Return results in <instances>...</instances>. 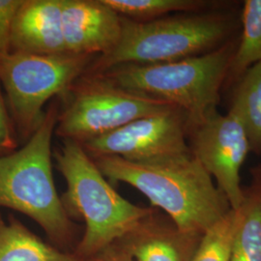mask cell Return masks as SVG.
<instances>
[{"label": "cell", "mask_w": 261, "mask_h": 261, "mask_svg": "<svg viewBox=\"0 0 261 261\" xmlns=\"http://www.w3.org/2000/svg\"><path fill=\"white\" fill-rule=\"evenodd\" d=\"M92 159L105 177L140 191L183 232L201 236L231 210L192 152L144 163L118 157Z\"/></svg>", "instance_id": "1"}, {"label": "cell", "mask_w": 261, "mask_h": 261, "mask_svg": "<svg viewBox=\"0 0 261 261\" xmlns=\"http://www.w3.org/2000/svg\"><path fill=\"white\" fill-rule=\"evenodd\" d=\"M231 14L208 10L137 21L122 17L121 38L111 53L94 58L86 73L101 74L126 64H157L213 51L231 41Z\"/></svg>", "instance_id": "2"}, {"label": "cell", "mask_w": 261, "mask_h": 261, "mask_svg": "<svg viewBox=\"0 0 261 261\" xmlns=\"http://www.w3.org/2000/svg\"><path fill=\"white\" fill-rule=\"evenodd\" d=\"M235 49L231 40L201 56L166 63L117 66L101 75L130 92L180 109L186 113L190 127L217 111Z\"/></svg>", "instance_id": "3"}, {"label": "cell", "mask_w": 261, "mask_h": 261, "mask_svg": "<svg viewBox=\"0 0 261 261\" xmlns=\"http://www.w3.org/2000/svg\"><path fill=\"white\" fill-rule=\"evenodd\" d=\"M55 159L67 183L62 198L66 210L81 216L85 223V232L75 252L80 258L92 256L119 241L154 210L120 196L80 143L63 140Z\"/></svg>", "instance_id": "4"}, {"label": "cell", "mask_w": 261, "mask_h": 261, "mask_svg": "<svg viewBox=\"0 0 261 261\" xmlns=\"http://www.w3.org/2000/svg\"><path fill=\"white\" fill-rule=\"evenodd\" d=\"M58 110L53 103L28 142L0 157V207L16 210L35 221L57 243L72 234V223L53 176L51 140Z\"/></svg>", "instance_id": "5"}, {"label": "cell", "mask_w": 261, "mask_h": 261, "mask_svg": "<svg viewBox=\"0 0 261 261\" xmlns=\"http://www.w3.org/2000/svg\"><path fill=\"white\" fill-rule=\"evenodd\" d=\"M94 58L71 54L48 56L20 51L0 55V84L7 94L13 122L23 139L28 140L41 125L47 101L68 93L87 72Z\"/></svg>", "instance_id": "6"}, {"label": "cell", "mask_w": 261, "mask_h": 261, "mask_svg": "<svg viewBox=\"0 0 261 261\" xmlns=\"http://www.w3.org/2000/svg\"><path fill=\"white\" fill-rule=\"evenodd\" d=\"M59 112L56 133L63 140L83 144L122 126L174 108L168 103L133 93L101 74L85 73L69 89Z\"/></svg>", "instance_id": "7"}, {"label": "cell", "mask_w": 261, "mask_h": 261, "mask_svg": "<svg viewBox=\"0 0 261 261\" xmlns=\"http://www.w3.org/2000/svg\"><path fill=\"white\" fill-rule=\"evenodd\" d=\"M188 142L192 154L216 179L230 208H240L246 198L240 170L251 151L240 118L230 110L226 114L214 111L204 120L189 127Z\"/></svg>", "instance_id": "8"}, {"label": "cell", "mask_w": 261, "mask_h": 261, "mask_svg": "<svg viewBox=\"0 0 261 261\" xmlns=\"http://www.w3.org/2000/svg\"><path fill=\"white\" fill-rule=\"evenodd\" d=\"M186 113L176 107L142 117L81 144L91 158L118 157L144 163L191 153Z\"/></svg>", "instance_id": "9"}, {"label": "cell", "mask_w": 261, "mask_h": 261, "mask_svg": "<svg viewBox=\"0 0 261 261\" xmlns=\"http://www.w3.org/2000/svg\"><path fill=\"white\" fill-rule=\"evenodd\" d=\"M62 31L67 54L105 56L120 41L122 17L103 0H62Z\"/></svg>", "instance_id": "10"}, {"label": "cell", "mask_w": 261, "mask_h": 261, "mask_svg": "<svg viewBox=\"0 0 261 261\" xmlns=\"http://www.w3.org/2000/svg\"><path fill=\"white\" fill-rule=\"evenodd\" d=\"M11 51L48 56L67 54L62 0H23L13 23Z\"/></svg>", "instance_id": "11"}, {"label": "cell", "mask_w": 261, "mask_h": 261, "mask_svg": "<svg viewBox=\"0 0 261 261\" xmlns=\"http://www.w3.org/2000/svg\"><path fill=\"white\" fill-rule=\"evenodd\" d=\"M201 236L181 231L154 209L118 242L135 261H192Z\"/></svg>", "instance_id": "12"}, {"label": "cell", "mask_w": 261, "mask_h": 261, "mask_svg": "<svg viewBox=\"0 0 261 261\" xmlns=\"http://www.w3.org/2000/svg\"><path fill=\"white\" fill-rule=\"evenodd\" d=\"M0 261H82L75 253L58 250L15 219L0 217Z\"/></svg>", "instance_id": "13"}, {"label": "cell", "mask_w": 261, "mask_h": 261, "mask_svg": "<svg viewBox=\"0 0 261 261\" xmlns=\"http://www.w3.org/2000/svg\"><path fill=\"white\" fill-rule=\"evenodd\" d=\"M238 81L230 111L242 122L251 151L261 155V61L248 68Z\"/></svg>", "instance_id": "14"}, {"label": "cell", "mask_w": 261, "mask_h": 261, "mask_svg": "<svg viewBox=\"0 0 261 261\" xmlns=\"http://www.w3.org/2000/svg\"><path fill=\"white\" fill-rule=\"evenodd\" d=\"M230 261H261V190L255 183L245 192Z\"/></svg>", "instance_id": "15"}, {"label": "cell", "mask_w": 261, "mask_h": 261, "mask_svg": "<svg viewBox=\"0 0 261 261\" xmlns=\"http://www.w3.org/2000/svg\"><path fill=\"white\" fill-rule=\"evenodd\" d=\"M241 23V38L236 45L226 80H239L248 68L261 61V0L245 1Z\"/></svg>", "instance_id": "16"}, {"label": "cell", "mask_w": 261, "mask_h": 261, "mask_svg": "<svg viewBox=\"0 0 261 261\" xmlns=\"http://www.w3.org/2000/svg\"><path fill=\"white\" fill-rule=\"evenodd\" d=\"M121 17L137 21L161 19L173 12L197 13L215 9L216 3L206 0H103Z\"/></svg>", "instance_id": "17"}, {"label": "cell", "mask_w": 261, "mask_h": 261, "mask_svg": "<svg viewBox=\"0 0 261 261\" xmlns=\"http://www.w3.org/2000/svg\"><path fill=\"white\" fill-rule=\"evenodd\" d=\"M237 223L238 211L231 209L201 236L192 261H230Z\"/></svg>", "instance_id": "18"}, {"label": "cell", "mask_w": 261, "mask_h": 261, "mask_svg": "<svg viewBox=\"0 0 261 261\" xmlns=\"http://www.w3.org/2000/svg\"><path fill=\"white\" fill-rule=\"evenodd\" d=\"M23 0H0V55L11 51L12 28Z\"/></svg>", "instance_id": "19"}, {"label": "cell", "mask_w": 261, "mask_h": 261, "mask_svg": "<svg viewBox=\"0 0 261 261\" xmlns=\"http://www.w3.org/2000/svg\"><path fill=\"white\" fill-rule=\"evenodd\" d=\"M18 141L16 140L13 121L10 118L0 84V157L16 151Z\"/></svg>", "instance_id": "20"}, {"label": "cell", "mask_w": 261, "mask_h": 261, "mask_svg": "<svg viewBox=\"0 0 261 261\" xmlns=\"http://www.w3.org/2000/svg\"><path fill=\"white\" fill-rule=\"evenodd\" d=\"M82 261H135L129 252L120 243L115 242L108 246L92 256L82 259Z\"/></svg>", "instance_id": "21"}, {"label": "cell", "mask_w": 261, "mask_h": 261, "mask_svg": "<svg viewBox=\"0 0 261 261\" xmlns=\"http://www.w3.org/2000/svg\"><path fill=\"white\" fill-rule=\"evenodd\" d=\"M252 174H253V183H255L261 190V166L255 168L252 171Z\"/></svg>", "instance_id": "22"}]
</instances>
